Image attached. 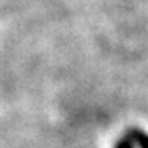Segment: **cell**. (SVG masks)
Masks as SVG:
<instances>
[{
  "mask_svg": "<svg viewBox=\"0 0 148 148\" xmlns=\"http://www.w3.org/2000/svg\"><path fill=\"white\" fill-rule=\"evenodd\" d=\"M126 140L136 148H148V134L141 129H129Z\"/></svg>",
  "mask_w": 148,
  "mask_h": 148,
  "instance_id": "cell-1",
  "label": "cell"
},
{
  "mask_svg": "<svg viewBox=\"0 0 148 148\" xmlns=\"http://www.w3.org/2000/svg\"><path fill=\"white\" fill-rule=\"evenodd\" d=\"M115 148H134L126 138L124 140H121V141H117V145H115Z\"/></svg>",
  "mask_w": 148,
  "mask_h": 148,
  "instance_id": "cell-2",
  "label": "cell"
}]
</instances>
